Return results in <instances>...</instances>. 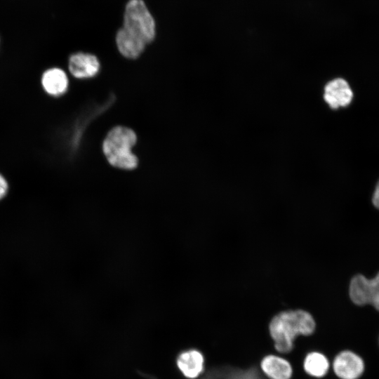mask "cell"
I'll use <instances>...</instances> for the list:
<instances>
[{
  "label": "cell",
  "instance_id": "1",
  "mask_svg": "<svg viewBox=\"0 0 379 379\" xmlns=\"http://www.w3.org/2000/svg\"><path fill=\"white\" fill-rule=\"evenodd\" d=\"M314 328L315 322L312 317L303 310L281 312L275 316L270 324V332L274 347L282 353L291 351L297 335H310Z\"/></svg>",
  "mask_w": 379,
  "mask_h": 379
},
{
  "label": "cell",
  "instance_id": "2",
  "mask_svg": "<svg viewBox=\"0 0 379 379\" xmlns=\"http://www.w3.org/2000/svg\"><path fill=\"white\" fill-rule=\"evenodd\" d=\"M136 141V134L132 129L121 126L112 128L102 142V152L108 163L122 170L135 168L138 159L132 148Z\"/></svg>",
  "mask_w": 379,
  "mask_h": 379
},
{
  "label": "cell",
  "instance_id": "3",
  "mask_svg": "<svg viewBox=\"0 0 379 379\" xmlns=\"http://www.w3.org/2000/svg\"><path fill=\"white\" fill-rule=\"evenodd\" d=\"M145 44L155 37V22L142 0H130L126 6L122 27Z\"/></svg>",
  "mask_w": 379,
  "mask_h": 379
},
{
  "label": "cell",
  "instance_id": "4",
  "mask_svg": "<svg viewBox=\"0 0 379 379\" xmlns=\"http://www.w3.org/2000/svg\"><path fill=\"white\" fill-rule=\"evenodd\" d=\"M350 295L356 305L371 304L379 311V273L371 279L355 276L350 283Z\"/></svg>",
  "mask_w": 379,
  "mask_h": 379
},
{
  "label": "cell",
  "instance_id": "5",
  "mask_svg": "<svg viewBox=\"0 0 379 379\" xmlns=\"http://www.w3.org/2000/svg\"><path fill=\"white\" fill-rule=\"evenodd\" d=\"M69 77L67 72L58 67H50L43 71L40 77V85L43 91L52 98H60L69 88Z\"/></svg>",
  "mask_w": 379,
  "mask_h": 379
},
{
  "label": "cell",
  "instance_id": "6",
  "mask_svg": "<svg viewBox=\"0 0 379 379\" xmlns=\"http://www.w3.org/2000/svg\"><path fill=\"white\" fill-rule=\"evenodd\" d=\"M364 362L361 357L351 351H343L334 359L333 368L341 379H357L364 371Z\"/></svg>",
  "mask_w": 379,
  "mask_h": 379
},
{
  "label": "cell",
  "instance_id": "7",
  "mask_svg": "<svg viewBox=\"0 0 379 379\" xmlns=\"http://www.w3.org/2000/svg\"><path fill=\"white\" fill-rule=\"evenodd\" d=\"M67 67L72 77L83 79L95 76L100 70V65L94 55L79 52L69 56Z\"/></svg>",
  "mask_w": 379,
  "mask_h": 379
},
{
  "label": "cell",
  "instance_id": "8",
  "mask_svg": "<svg viewBox=\"0 0 379 379\" xmlns=\"http://www.w3.org/2000/svg\"><path fill=\"white\" fill-rule=\"evenodd\" d=\"M324 98L331 108L335 109L349 105L353 98V92L347 81L337 78L326 85Z\"/></svg>",
  "mask_w": 379,
  "mask_h": 379
},
{
  "label": "cell",
  "instance_id": "9",
  "mask_svg": "<svg viewBox=\"0 0 379 379\" xmlns=\"http://www.w3.org/2000/svg\"><path fill=\"white\" fill-rule=\"evenodd\" d=\"M261 368L271 379H290L292 375V368L284 359L269 355L261 361Z\"/></svg>",
  "mask_w": 379,
  "mask_h": 379
},
{
  "label": "cell",
  "instance_id": "10",
  "mask_svg": "<svg viewBox=\"0 0 379 379\" xmlns=\"http://www.w3.org/2000/svg\"><path fill=\"white\" fill-rule=\"evenodd\" d=\"M116 44L120 53L128 59L138 58L146 46L145 43L131 35L123 28L117 32Z\"/></svg>",
  "mask_w": 379,
  "mask_h": 379
},
{
  "label": "cell",
  "instance_id": "11",
  "mask_svg": "<svg viewBox=\"0 0 379 379\" xmlns=\"http://www.w3.org/2000/svg\"><path fill=\"white\" fill-rule=\"evenodd\" d=\"M177 363L180 370L186 377L195 378L203 371L204 357L197 350H189L179 356Z\"/></svg>",
  "mask_w": 379,
  "mask_h": 379
},
{
  "label": "cell",
  "instance_id": "12",
  "mask_svg": "<svg viewBox=\"0 0 379 379\" xmlns=\"http://www.w3.org/2000/svg\"><path fill=\"white\" fill-rule=\"evenodd\" d=\"M304 368L308 374L320 378L326 374L329 368V362L321 353L313 352L305 357Z\"/></svg>",
  "mask_w": 379,
  "mask_h": 379
},
{
  "label": "cell",
  "instance_id": "13",
  "mask_svg": "<svg viewBox=\"0 0 379 379\" xmlns=\"http://www.w3.org/2000/svg\"><path fill=\"white\" fill-rule=\"evenodd\" d=\"M8 190V183L6 178L0 173V200L7 194Z\"/></svg>",
  "mask_w": 379,
  "mask_h": 379
},
{
  "label": "cell",
  "instance_id": "14",
  "mask_svg": "<svg viewBox=\"0 0 379 379\" xmlns=\"http://www.w3.org/2000/svg\"><path fill=\"white\" fill-rule=\"evenodd\" d=\"M373 204L377 208H379V182L373 195Z\"/></svg>",
  "mask_w": 379,
  "mask_h": 379
}]
</instances>
